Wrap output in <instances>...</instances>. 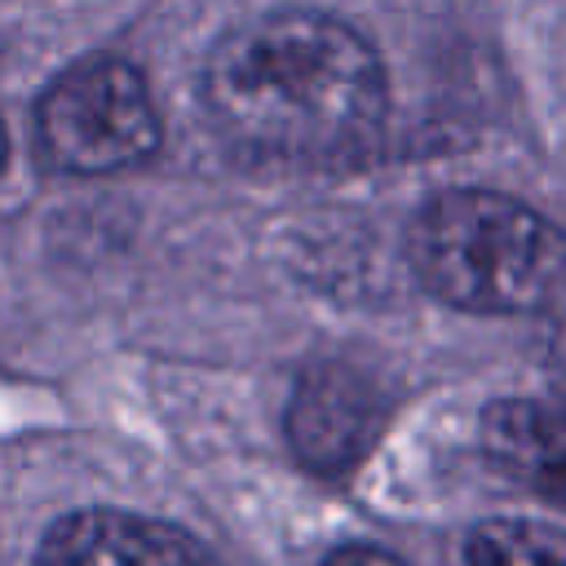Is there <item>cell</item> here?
Returning a JSON list of instances; mask_svg holds the SVG:
<instances>
[{
	"label": "cell",
	"instance_id": "9c48e42d",
	"mask_svg": "<svg viewBox=\"0 0 566 566\" xmlns=\"http://www.w3.org/2000/svg\"><path fill=\"white\" fill-rule=\"evenodd\" d=\"M4 155H9V137H4V124H0V168H4Z\"/></svg>",
	"mask_w": 566,
	"mask_h": 566
},
{
	"label": "cell",
	"instance_id": "8992f818",
	"mask_svg": "<svg viewBox=\"0 0 566 566\" xmlns=\"http://www.w3.org/2000/svg\"><path fill=\"white\" fill-rule=\"evenodd\" d=\"M486 455L522 486L566 504V407L539 398H504L482 416Z\"/></svg>",
	"mask_w": 566,
	"mask_h": 566
},
{
	"label": "cell",
	"instance_id": "3957f363",
	"mask_svg": "<svg viewBox=\"0 0 566 566\" xmlns=\"http://www.w3.org/2000/svg\"><path fill=\"white\" fill-rule=\"evenodd\" d=\"M35 137L62 172H119L159 146V115L137 66L84 57L44 88Z\"/></svg>",
	"mask_w": 566,
	"mask_h": 566
},
{
	"label": "cell",
	"instance_id": "52a82bcc",
	"mask_svg": "<svg viewBox=\"0 0 566 566\" xmlns=\"http://www.w3.org/2000/svg\"><path fill=\"white\" fill-rule=\"evenodd\" d=\"M469 566H566V531L548 522H482L469 535Z\"/></svg>",
	"mask_w": 566,
	"mask_h": 566
},
{
	"label": "cell",
	"instance_id": "7a4b0ae2",
	"mask_svg": "<svg viewBox=\"0 0 566 566\" xmlns=\"http://www.w3.org/2000/svg\"><path fill=\"white\" fill-rule=\"evenodd\" d=\"M407 248L420 283L455 310L535 314L566 292V234L509 195H438Z\"/></svg>",
	"mask_w": 566,
	"mask_h": 566
},
{
	"label": "cell",
	"instance_id": "6da1fadb",
	"mask_svg": "<svg viewBox=\"0 0 566 566\" xmlns=\"http://www.w3.org/2000/svg\"><path fill=\"white\" fill-rule=\"evenodd\" d=\"M203 102L239 150L318 164L367 146L385 111V75L371 44L340 18L279 9L212 44Z\"/></svg>",
	"mask_w": 566,
	"mask_h": 566
},
{
	"label": "cell",
	"instance_id": "5b68a950",
	"mask_svg": "<svg viewBox=\"0 0 566 566\" xmlns=\"http://www.w3.org/2000/svg\"><path fill=\"white\" fill-rule=\"evenodd\" d=\"M35 566H217L203 544L186 531L119 513V509H84L49 526Z\"/></svg>",
	"mask_w": 566,
	"mask_h": 566
},
{
	"label": "cell",
	"instance_id": "277c9868",
	"mask_svg": "<svg viewBox=\"0 0 566 566\" xmlns=\"http://www.w3.org/2000/svg\"><path fill=\"white\" fill-rule=\"evenodd\" d=\"M380 424H385L380 389L363 371L336 363L305 371L283 416L292 451L301 455L305 469L323 478L349 473L371 451Z\"/></svg>",
	"mask_w": 566,
	"mask_h": 566
},
{
	"label": "cell",
	"instance_id": "ba28073f",
	"mask_svg": "<svg viewBox=\"0 0 566 566\" xmlns=\"http://www.w3.org/2000/svg\"><path fill=\"white\" fill-rule=\"evenodd\" d=\"M323 566H402V562L380 553V548H371V544H345V548L327 553Z\"/></svg>",
	"mask_w": 566,
	"mask_h": 566
}]
</instances>
